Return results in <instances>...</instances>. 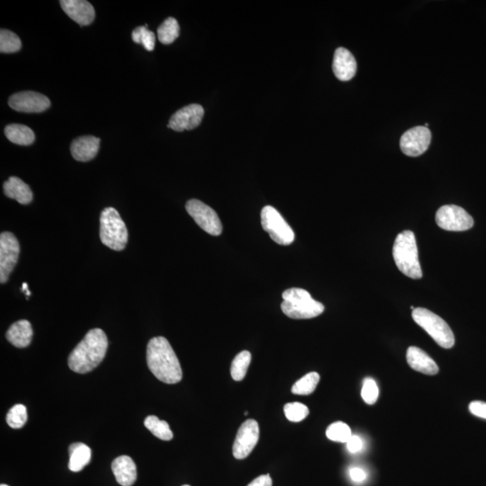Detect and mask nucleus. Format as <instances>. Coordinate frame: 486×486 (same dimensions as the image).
Listing matches in <instances>:
<instances>
[{"mask_svg":"<svg viewBox=\"0 0 486 486\" xmlns=\"http://www.w3.org/2000/svg\"><path fill=\"white\" fill-rule=\"evenodd\" d=\"M272 479L270 475H260L259 477L254 479L248 486H272Z\"/></svg>","mask_w":486,"mask_h":486,"instance_id":"obj_37","label":"nucleus"},{"mask_svg":"<svg viewBox=\"0 0 486 486\" xmlns=\"http://www.w3.org/2000/svg\"><path fill=\"white\" fill-rule=\"evenodd\" d=\"M319 381H320V375L318 373H308L292 386V393L297 396H309L315 392Z\"/></svg>","mask_w":486,"mask_h":486,"instance_id":"obj_25","label":"nucleus"},{"mask_svg":"<svg viewBox=\"0 0 486 486\" xmlns=\"http://www.w3.org/2000/svg\"><path fill=\"white\" fill-rule=\"evenodd\" d=\"M4 193L9 199H15L21 205H28L33 200V192L29 186L16 176H10L4 183Z\"/></svg>","mask_w":486,"mask_h":486,"instance_id":"obj_21","label":"nucleus"},{"mask_svg":"<svg viewBox=\"0 0 486 486\" xmlns=\"http://www.w3.org/2000/svg\"><path fill=\"white\" fill-rule=\"evenodd\" d=\"M69 452V468L70 471L80 472L90 463L91 460V450L86 444H71Z\"/></svg>","mask_w":486,"mask_h":486,"instance_id":"obj_22","label":"nucleus"},{"mask_svg":"<svg viewBox=\"0 0 486 486\" xmlns=\"http://www.w3.org/2000/svg\"><path fill=\"white\" fill-rule=\"evenodd\" d=\"M393 256L398 270L413 280L423 278L416 236L412 231H404L394 241Z\"/></svg>","mask_w":486,"mask_h":486,"instance_id":"obj_3","label":"nucleus"},{"mask_svg":"<svg viewBox=\"0 0 486 486\" xmlns=\"http://www.w3.org/2000/svg\"><path fill=\"white\" fill-rule=\"evenodd\" d=\"M100 240L104 245L114 250H123L127 247V226L113 207H107L101 213Z\"/></svg>","mask_w":486,"mask_h":486,"instance_id":"obj_5","label":"nucleus"},{"mask_svg":"<svg viewBox=\"0 0 486 486\" xmlns=\"http://www.w3.org/2000/svg\"><path fill=\"white\" fill-rule=\"evenodd\" d=\"M260 216L261 226L275 243L283 246L294 243V231L276 208L271 206H265Z\"/></svg>","mask_w":486,"mask_h":486,"instance_id":"obj_7","label":"nucleus"},{"mask_svg":"<svg viewBox=\"0 0 486 486\" xmlns=\"http://www.w3.org/2000/svg\"><path fill=\"white\" fill-rule=\"evenodd\" d=\"M145 427L159 440L169 441L173 438V433L169 425L165 421H161L158 417L152 416L146 418Z\"/></svg>","mask_w":486,"mask_h":486,"instance_id":"obj_24","label":"nucleus"},{"mask_svg":"<svg viewBox=\"0 0 486 486\" xmlns=\"http://www.w3.org/2000/svg\"><path fill=\"white\" fill-rule=\"evenodd\" d=\"M251 354L250 352L243 351L239 353L233 360L231 365V376L236 381H241L245 377L248 369L250 365Z\"/></svg>","mask_w":486,"mask_h":486,"instance_id":"obj_26","label":"nucleus"},{"mask_svg":"<svg viewBox=\"0 0 486 486\" xmlns=\"http://www.w3.org/2000/svg\"><path fill=\"white\" fill-rule=\"evenodd\" d=\"M22 290L23 291L28 290V285H27L26 283H23Z\"/></svg>","mask_w":486,"mask_h":486,"instance_id":"obj_38","label":"nucleus"},{"mask_svg":"<svg viewBox=\"0 0 486 486\" xmlns=\"http://www.w3.org/2000/svg\"><path fill=\"white\" fill-rule=\"evenodd\" d=\"M282 312L292 319H312L324 312V305L315 300L308 291L302 288H290L282 295Z\"/></svg>","mask_w":486,"mask_h":486,"instance_id":"obj_4","label":"nucleus"},{"mask_svg":"<svg viewBox=\"0 0 486 486\" xmlns=\"http://www.w3.org/2000/svg\"><path fill=\"white\" fill-rule=\"evenodd\" d=\"M179 36V25L174 18H169L159 26L158 38L163 44H171Z\"/></svg>","mask_w":486,"mask_h":486,"instance_id":"obj_27","label":"nucleus"},{"mask_svg":"<svg viewBox=\"0 0 486 486\" xmlns=\"http://www.w3.org/2000/svg\"><path fill=\"white\" fill-rule=\"evenodd\" d=\"M22 43L15 33L9 30L1 29L0 31V52L2 53H14L21 49Z\"/></svg>","mask_w":486,"mask_h":486,"instance_id":"obj_29","label":"nucleus"},{"mask_svg":"<svg viewBox=\"0 0 486 486\" xmlns=\"http://www.w3.org/2000/svg\"><path fill=\"white\" fill-rule=\"evenodd\" d=\"M469 411L473 416L486 419V403L474 401L469 404Z\"/></svg>","mask_w":486,"mask_h":486,"instance_id":"obj_34","label":"nucleus"},{"mask_svg":"<svg viewBox=\"0 0 486 486\" xmlns=\"http://www.w3.org/2000/svg\"><path fill=\"white\" fill-rule=\"evenodd\" d=\"M435 219L438 227L450 232H464L474 226L473 217L462 207L455 205L441 206Z\"/></svg>","mask_w":486,"mask_h":486,"instance_id":"obj_8","label":"nucleus"},{"mask_svg":"<svg viewBox=\"0 0 486 486\" xmlns=\"http://www.w3.org/2000/svg\"><path fill=\"white\" fill-rule=\"evenodd\" d=\"M406 359L411 368L425 375L434 376L440 371L437 363L417 347H410L407 349Z\"/></svg>","mask_w":486,"mask_h":486,"instance_id":"obj_17","label":"nucleus"},{"mask_svg":"<svg viewBox=\"0 0 486 486\" xmlns=\"http://www.w3.org/2000/svg\"><path fill=\"white\" fill-rule=\"evenodd\" d=\"M27 421L26 408L23 404H16L6 414V423L12 429H20Z\"/></svg>","mask_w":486,"mask_h":486,"instance_id":"obj_31","label":"nucleus"},{"mask_svg":"<svg viewBox=\"0 0 486 486\" xmlns=\"http://www.w3.org/2000/svg\"><path fill=\"white\" fill-rule=\"evenodd\" d=\"M413 319L441 348L451 349L454 347V333L440 316L428 309L416 308L413 311Z\"/></svg>","mask_w":486,"mask_h":486,"instance_id":"obj_6","label":"nucleus"},{"mask_svg":"<svg viewBox=\"0 0 486 486\" xmlns=\"http://www.w3.org/2000/svg\"><path fill=\"white\" fill-rule=\"evenodd\" d=\"M20 246L18 239L13 233L5 232L0 236V282L9 280L10 274L18 263Z\"/></svg>","mask_w":486,"mask_h":486,"instance_id":"obj_10","label":"nucleus"},{"mask_svg":"<svg viewBox=\"0 0 486 486\" xmlns=\"http://www.w3.org/2000/svg\"><path fill=\"white\" fill-rule=\"evenodd\" d=\"M189 215L192 217L197 226L205 232L213 236H219L223 233V226L215 210L197 199L189 200L186 205Z\"/></svg>","mask_w":486,"mask_h":486,"instance_id":"obj_9","label":"nucleus"},{"mask_svg":"<svg viewBox=\"0 0 486 486\" xmlns=\"http://www.w3.org/2000/svg\"><path fill=\"white\" fill-rule=\"evenodd\" d=\"M260 438L259 423L255 420H247L241 425L233 447V457L236 460H244L256 447Z\"/></svg>","mask_w":486,"mask_h":486,"instance_id":"obj_11","label":"nucleus"},{"mask_svg":"<svg viewBox=\"0 0 486 486\" xmlns=\"http://www.w3.org/2000/svg\"><path fill=\"white\" fill-rule=\"evenodd\" d=\"M183 486H190V485H183Z\"/></svg>","mask_w":486,"mask_h":486,"instance_id":"obj_40","label":"nucleus"},{"mask_svg":"<svg viewBox=\"0 0 486 486\" xmlns=\"http://www.w3.org/2000/svg\"><path fill=\"white\" fill-rule=\"evenodd\" d=\"M108 339L101 329H90L70 353L68 364L73 371L86 374L93 371L107 354Z\"/></svg>","mask_w":486,"mask_h":486,"instance_id":"obj_2","label":"nucleus"},{"mask_svg":"<svg viewBox=\"0 0 486 486\" xmlns=\"http://www.w3.org/2000/svg\"><path fill=\"white\" fill-rule=\"evenodd\" d=\"M6 138L13 144L28 146L36 140L35 132L26 125L13 124L5 128Z\"/></svg>","mask_w":486,"mask_h":486,"instance_id":"obj_23","label":"nucleus"},{"mask_svg":"<svg viewBox=\"0 0 486 486\" xmlns=\"http://www.w3.org/2000/svg\"><path fill=\"white\" fill-rule=\"evenodd\" d=\"M362 447L361 438L355 436V435H352L348 443H347V448H348L349 451L352 452V453H356V452L361 450Z\"/></svg>","mask_w":486,"mask_h":486,"instance_id":"obj_35","label":"nucleus"},{"mask_svg":"<svg viewBox=\"0 0 486 486\" xmlns=\"http://www.w3.org/2000/svg\"><path fill=\"white\" fill-rule=\"evenodd\" d=\"M112 471L119 485L132 486L137 478V470L134 460L128 455H121L112 463Z\"/></svg>","mask_w":486,"mask_h":486,"instance_id":"obj_19","label":"nucleus"},{"mask_svg":"<svg viewBox=\"0 0 486 486\" xmlns=\"http://www.w3.org/2000/svg\"><path fill=\"white\" fill-rule=\"evenodd\" d=\"M132 38L136 43H142L149 52L154 50L156 37L154 32L148 30L147 25L139 26L132 33Z\"/></svg>","mask_w":486,"mask_h":486,"instance_id":"obj_30","label":"nucleus"},{"mask_svg":"<svg viewBox=\"0 0 486 486\" xmlns=\"http://www.w3.org/2000/svg\"><path fill=\"white\" fill-rule=\"evenodd\" d=\"M60 4L69 18L80 26H88L94 21L95 9L86 0H62Z\"/></svg>","mask_w":486,"mask_h":486,"instance_id":"obj_15","label":"nucleus"},{"mask_svg":"<svg viewBox=\"0 0 486 486\" xmlns=\"http://www.w3.org/2000/svg\"><path fill=\"white\" fill-rule=\"evenodd\" d=\"M204 114L205 111L202 105L199 104L186 105L172 115L168 127L176 132L192 130L201 124Z\"/></svg>","mask_w":486,"mask_h":486,"instance_id":"obj_14","label":"nucleus"},{"mask_svg":"<svg viewBox=\"0 0 486 486\" xmlns=\"http://www.w3.org/2000/svg\"><path fill=\"white\" fill-rule=\"evenodd\" d=\"M149 369L163 383L176 384L181 381L183 372L178 356L168 339L152 338L147 346Z\"/></svg>","mask_w":486,"mask_h":486,"instance_id":"obj_1","label":"nucleus"},{"mask_svg":"<svg viewBox=\"0 0 486 486\" xmlns=\"http://www.w3.org/2000/svg\"><path fill=\"white\" fill-rule=\"evenodd\" d=\"M326 436L329 440L335 441V443H347L352 438V433L348 424L342 423V421H337V423L329 425L327 430H326Z\"/></svg>","mask_w":486,"mask_h":486,"instance_id":"obj_28","label":"nucleus"},{"mask_svg":"<svg viewBox=\"0 0 486 486\" xmlns=\"http://www.w3.org/2000/svg\"><path fill=\"white\" fill-rule=\"evenodd\" d=\"M100 139L95 136H83L73 142L71 154L78 162H87L96 157L100 149Z\"/></svg>","mask_w":486,"mask_h":486,"instance_id":"obj_18","label":"nucleus"},{"mask_svg":"<svg viewBox=\"0 0 486 486\" xmlns=\"http://www.w3.org/2000/svg\"><path fill=\"white\" fill-rule=\"evenodd\" d=\"M33 328L31 324L26 320H20L11 325L6 332V339L16 348H26L30 345L33 339Z\"/></svg>","mask_w":486,"mask_h":486,"instance_id":"obj_20","label":"nucleus"},{"mask_svg":"<svg viewBox=\"0 0 486 486\" xmlns=\"http://www.w3.org/2000/svg\"><path fill=\"white\" fill-rule=\"evenodd\" d=\"M285 417L292 423H300L309 416V409L307 406L301 403H290L284 407Z\"/></svg>","mask_w":486,"mask_h":486,"instance_id":"obj_32","label":"nucleus"},{"mask_svg":"<svg viewBox=\"0 0 486 486\" xmlns=\"http://www.w3.org/2000/svg\"><path fill=\"white\" fill-rule=\"evenodd\" d=\"M431 142L430 129L416 127L406 131L401 137L400 147L404 154L418 157L427 151Z\"/></svg>","mask_w":486,"mask_h":486,"instance_id":"obj_12","label":"nucleus"},{"mask_svg":"<svg viewBox=\"0 0 486 486\" xmlns=\"http://www.w3.org/2000/svg\"><path fill=\"white\" fill-rule=\"evenodd\" d=\"M349 475L353 481L356 482H361L366 480V472L361 468L353 467L349 470Z\"/></svg>","mask_w":486,"mask_h":486,"instance_id":"obj_36","label":"nucleus"},{"mask_svg":"<svg viewBox=\"0 0 486 486\" xmlns=\"http://www.w3.org/2000/svg\"><path fill=\"white\" fill-rule=\"evenodd\" d=\"M332 70L336 78L342 81H349L355 76L356 62L354 56L345 48H338L333 57Z\"/></svg>","mask_w":486,"mask_h":486,"instance_id":"obj_16","label":"nucleus"},{"mask_svg":"<svg viewBox=\"0 0 486 486\" xmlns=\"http://www.w3.org/2000/svg\"><path fill=\"white\" fill-rule=\"evenodd\" d=\"M0 486H9V485H4V484H2V485H0Z\"/></svg>","mask_w":486,"mask_h":486,"instance_id":"obj_39","label":"nucleus"},{"mask_svg":"<svg viewBox=\"0 0 486 486\" xmlns=\"http://www.w3.org/2000/svg\"><path fill=\"white\" fill-rule=\"evenodd\" d=\"M361 396L364 402L366 403H376L377 399H379V389L375 380L370 379V377L364 380Z\"/></svg>","mask_w":486,"mask_h":486,"instance_id":"obj_33","label":"nucleus"},{"mask_svg":"<svg viewBox=\"0 0 486 486\" xmlns=\"http://www.w3.org/2000/svg\"><path fill=\"white\" fill-rule=\"evenodd\" d=\"M12 110L22 113H42L50 107L51 101L43 94L25 91L12 95L9 100Z\"/></svg>","mask_w":486,"mask_h":486,"instance_id":"obj_13","label":"nucleus"}]
</instances>
